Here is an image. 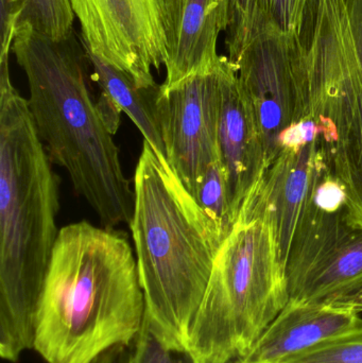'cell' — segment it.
<instances>
[{"instance_id":"6da1fadb","label":"cell","mask_w":362,"mask_h":363,"mask_svg":"<svg viewBox=\"0 0 362 363\" xmlns=\"http://www.w3.org/2000/svg\"><path fill=\"white\" fill-rule=\"evenodd\" d=\"M28 100L0 59V357L33 349L36 315L59 237V178Z\"/></svg>"},{"instance_id":"7a4b0ae2","label":"cell","mask_w":362,"mask_h":363,"mask_svg":"<svg viewBox=\"0 0 362 363\" xmlns=\"http://www.w3.org/2000/svg\"><path fill=\"white\" fill-rule=\"evenodd\" d=\"M146 318L127 234L89 221L60 230L36 315L33 350L47 363H91L131 340Z\"/></svg>"},{"instance_id":"3957f363","label":"cell","mask_w":362,"mask_h":363,"mask_svg":"<svg viewBox=\"0 0 362 363\" xmlns=\"http://www.w3.org/2000/svg\"><path fill=\"white\" fill-rule=\"evenodd\" d=\"M12 51L27 77L28 106L50 161L66 170L101 226L129 224L134 190L91 96L84 46L74 33L55 40L18 23Z\"/></svg>"},{"instance_id":"277c9868","label":"cell","mask_w":362,"mask_h":363,"mask_svg":"<svg viewBox=\"0 0 362 363\" xmlns=\"http://www.w3.org/2000/svg\"><path fill=\"white\" fill-rule=\"evenodd\" d=\"M133 190L129 225L147 323L166 347L186 352L189 328L225 239L167 159L145 140Z\"/></svg>"},{"instance_id":"5b68a950","label":"cell","mask_w":362,"mask_h":363,"mask_svg":"<svg viewBox=\"0 0 362 363\" xmlns=\"http://www.w3.org/2000/svg\"><path fill=\"white\" fill-rule=\"evenodd\" d=\"M288 302L273 230L261 218L238 217L217 254L186 352L195 363L242 359Z\"/></svg>"},{"instance_id":"8992f818","label":"cell","mask_w":362,"mask_h":363,"mask_svg":"<svg viewBox=\"0 0 362 363\" xmlns=\"http://www.w3.org/2000/svg\"><path fill=\"white\" fill-rule=\"evenodd\" d=\"M300 42L308 116L316 123L329 170L362 216V72L346 0H314Z\"/></svg>"},{"instance_id":"52a82bcc","label":"cell","mask_w":362,"mask_h":363,"mask_svg":"<svg viewBox=\"0 0 362 363\" xmlns=\"http://www.w3.org/2000/svg\"><path fill=\"white\" fill-rule=\"evenodd\" d=\"M225 32L227 57L256 117L267 168L282 150L287 132L310 112L301 42L270 30L227 27Z\"/></svg>"},{"instance_id":"ba28073f","label":"cell","mask_w":362,"mask_h":363,"mask_svg":"<svg viewBox=\"0 0 362 363\" xmlns=\"http://www.w3.org/2000/svg\"><path fill=\"white\" fill-rule=\"evenodd\" d=\"M289 301L334 304L362 288V216L310 198L286 262Z\"/></svg>"},{"instance_id":"9c48e42d","label":"cell","mask_w":362,"mask_h":363,"mask_svg":"<svg viewBox=\"0 0 362 363\" xmlns=\"http://www.w3.org/2000/svg\"><path fill=\"white\" fill-rule=\"evenodd\" d=\"M87 52L127 74L140 89L159 86L152 70L165 65V0H69Z\"/></svg>"},{"instance_id":"30bf717a","label":"cell","mask_w":362,"mask_h":363,"mask_svg":"<svg viewBox=\"0 0 362 363\" xmlns=\"http://www.w3.org/2000/svg\"><path fill=\"white\" fill-rule=\"evenodd\" d=\"M218 65L172 86L159 85L155 98L168 163L193 196L208 168L219 161Z\"/></svg>"},{"instance_id":"8fae6325","label":"cell","mask_w":362,"mask_h":363,"mask_svg":"<svg viewBox=\"0 0 362 363\" xmlns=\"http://www.w3.org/2000/svg\"><path fill=\"white\" fill-rule=\"evenodd\" d=\"M323 160L318 135L305 142L285 145L266 168L238 215L261 218L269 223L285 267Z\"/></svg>"},{"instance_id":"7c38bea8","label":"cell","mask_w":362,"mask_h":363,"mask_svg":"<svg viewBox=\"0 0 362 363\" xmlns=\"http://www.w3.org/2000/svg\"><path fill=\"white\" fill-rule=\"evenodd\" d=\"M220 108L219 161L227 179L234 220L265 172V149L252 106L238 80L235 66L221 55L218 65Z\"/></svg>"},{"instance_id":"4fadbf2b","label":"cell","mask_w":362,"mask_h":363,"mask_svg":"<svg viewBox=\"0 0 362 363\" xmlns=\"http://www.w3.org/2000/svg\"><path fill=\"white\" fill-rule=\"evenodd\" d=\"M168 47L164 86L213 69L218 64L219 36L227 31L231 0H165Z\"/></svg>"},{"instance_id":"5bb4252c","label":"cell","mask_w":362,"mask_h":363,"mask_svg":"<svg viewBox=\"0 0 362 363\" xmlns=\"http://www.w3.org/2000/svg\"><path fill=\"white\" fill-rule=\"evenodd\" d=\"M361 326L358 311L351 307L289 301L249 353L238 360L242 363H278Z\"/></svg>"},{"instance_id":"9a60e30c","label":"cell","mask_w":362,"mask_h":363,"mask_svg":"<svg viewBox=\"0 0 362 363\" xmlns=\"http://www.w3.org/2000/svg\"><path fill=\"white\" fill-rule=\"evenodd\" d=\"M86 51V50H85ZM89 66L93 68L94 80L101 93L106 94L121 112L127 114L152 148L166 157L165 146L155 116V89H140L127 74L87 52ZM167 159V157H166Z\"/></svg>"},{"instance_id":"2e32d148","label":"cell","mask_w":362,"mask_h":363,"mask_svg":"<svg viewBox=\"0 0 362 363\" xmlns=\"http://www.w3.org/2000/svg\"><path fill=\"white\" fill-rule=\"evenodd\" d=\"M312 1L231 0L229 26L244 30H270L300 38Z\"/></svg>"},{"instance_id":"e0dca14e","label":"cell","mask_w":362,"mask_h":363,"mask_svg":"<svg viewBox=\"0 0 362 363\" xmlns=\"http://www.w3.org/2000/svg\"><path fill=\"white\" fill-rule=\"evenodd\" d=\"M91 363H195L186 352L166 347L151 332L146 318L142 330L127 342L119 343Z\"/></svg>"},{"instance_id":"ac0fdd59","label":"cell","mask_w":362,"mask_h":363,"mask_svg":"<svg viewBox=\"0 0 362 363\" xmlns=\"http://www.w3.org/2000/svg\"><path fill=\"white\" fill-rule=\"evenodd\" d=\"M74 18L69 0H23L18 23H27L51 40H62L74 33Z\"/></svg>"},{"instance_id":"d6986e66","label":"cell","mask_w":362,"mask_h":363,"mask_svg":"<svg viewBox=\"0 0 362 363\" xmlns=\"http://www.w3.org/2000/svg\"><path fill=\"white\" fill-rule=\"evenodd\" d=\"M193 198L227 238L235 225V220L230 207L227 179L220 161L215 162L208 168Z\"/></svg>"},{"instance_id":"ffe728a7","label":"cell","mask_w":362,"mask_h":363,"mask_svg":"<svg viewBox=\"0 0 362 363\" xmlns=\"http://www.w3.org/2000/svg\"><path fill=\"white\" fill-rule=\"evenodd\" d=\"M278 363H362V326Z\"/></svg>"},{"instance_id":"44dd1931","label":"cell","mask_w":362,"mask_h":363,"mask_svg":"<svg viewBox=\"0 0 362 363\" xmlns=\"http://www.w3.org/2000/svg\"><path fill=\"white\" fill-rule=\"evenodd\" d=\"M23 8V0H0V59L10 55Z\"/></svg>"},{"instance_id":"7402d4cb","label":"cell","mask_w":362,"mask_h":363,"mask_svg":"<svg viewBox=\"0 0 362 363\" xmlns=\"http://www.w3.org/2000/svg\"><path fill=\"white\" fill-rule=\"evenodd\" d=\"M349 25L354 43L355 52L362 72V0H346Z\"/></svg>"},{"instance_id":"603a6c76","label":"cell","mask_w":362,"mask_h":363,"mask_svg":"<svg viewBox=\"0 0 362 363\" xmlns=\"http://www.w3.org/2000/svg\"><path fill=\"white\" fill-rule=\"evenodd\" d=\"M97 108L99 111L100 116L103 121L104 125L108 128V131L112 135H115L118 131L119 125L121 121V111L118 106L106 95L101 93L99 99L97 100Z\"/></svg>"},{"instance_id":"cb8c5ba5","label":"cell","mask_w":362,"mask_h":363,"mask_svg":"<svg viewBox=\"0 0 362 363\" xmlns=\"http://www.w3.org/2000/svg\"><path fill=\"white\" fill-rule=\"evenodd\" d=\"M335 305H342V306L351 307L358 311L359 313H362V288L355 294L346 296V298H341L338 302L334 303Z\"/></svg>"},{"instance_id":"d4e9b609","label":"cell","mask_w":362,"mask_h":363,"mask_svg":"<svg viewBox=\"0 0 362 363\" xmlns=\"http://www.w3.org/2000/svg\"><path fill=\"white\" fill-rule=\"evenodd\" d=\"M234 363H242V362H240V360H236V362H234Z\"/></svg>"},{"instance_id":"484cf974","label":"cell","mask_w":362,"mask_h":363,"mask_svg":"<svg viewBox=\"0 0 362 363\" xmlns=\"http://www.w3.org/2000/svg\"><path fill=\"white\" fill-rule=\"evenodd\" d=\"M232 363H234V362H232Z\"/></svg>"}]
</instances>
